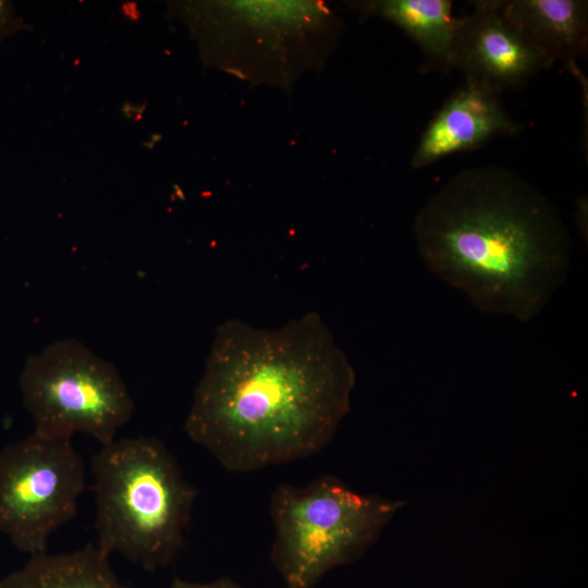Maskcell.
Segmentation results:
<instances>
[{
    "label": "cell",
    "mask_w": 588,
    "mask_h": 588,
    "mask_svg": "<svg viewBox=\"0 0 588 588\" xmlns=\"http://www.w3.org/2000/svg\"><path fill=\"white\" fill-rule=\"evenodd\" d=\"M356 375L317 313L277 329L216 330L184 429L233 473L322 450L350 411Z\"/></svg>",
    "instance_id": "cell-1"
},
{
    "label": "cell",
    "mask_w": 588,
    "mask_h": 588,
    "mask_svg": "<svg viewBox=\"0 0 588 588\" xmlns=\"http://www.w3.org/2000/svg\"><path fill=\"white\" fill-rule=\"evenodd\" d=\"M417 250L480 311L532 320L565 282L572 241L555 206L498 166L455 173L414 220Z\"/></svg>",
    "instance_id": "cell-2"
},
{
    "label": "cell",
    "mask_w": 588,
    "mask_h": 588,
    "mask_svg": "<svg viewBox=\"0 0 588 588\" xmlns=\"http://www.w3.org/2000/svg\"><path fill=\"white\" fill-rule=\"evenodd\" d=\"M98 547L148 572L168 566L184 543L196 489L156 437L115 439L90 461Z\"/></svg>",
    "instance_id": "cell-3"
},
{
    "label": "cell",
    "mask_w": 588,
    "mask_h": 588,
    "mask_svg": "<svg viewBox=\"0 0 588 588\" xmlns=\"http://www.w3.org/2000/svg\"><path fill=\"white\" fill-rule=\"evenodd\" d=\"M402 506L332 476L281 483L270 499L271 562L286 588H315L329 571L359 559Z\"/></svg>",
    "instance_id": "cell-4"
},
{
    "label": "cell",
    "mask_w": 588,
    "mask_h": 588,
    "mask_svg": "<svg viewBox=\"0 0 588 588\" xmlns=\"http://www.w3.org/2000/svg\"><path fill=\"white\" fill-rule=\"evenodd\" d=\"M22 399L41 436L83 432L106 445L132 417L134 402L114 365L76 339H61L30 356L20 379Z\"/></svg>",
    "instance_id": "cell-5"
},
{
    "label": "cell",
    "mask_w": 588,
    "mask_h": 588,
    "mask_svg": "<svg viewBox=\"0 0 588 588\" xmlns=\"http://www.w3.org/2000/svg\"><path fill=\"white\" fill-rule=\"evenodd\" d=\"M85 465L71 439L33 432L0 452V532L20 551L47 552L51 534L75 517Z\"/></svg>",
    "instance_id": "cell-6"
},
{
    "label": "cell",
    "mask_w": 588,
    "mask_h": 588,
    "mask_svg": "<svg viewBox=\"0 0 588 588\" xmlns=\"http://www.w3.org/2000/svg\"><path fill=\"white\" fill-rule=\"evenodd\" d=\"M473 12L460 17L451 70L464 81L500 95L523 88L538 72L550 68L504 12L502 0L471 1Z\"/></svg>",
    "instance_id": "cell-7"
},
{
    "label": "cell",
    "mask_w": 588,
    "mask_h": 588,
    "mask_svg": "<svg viewBox=\"0 0 588 588\" xmlns=\"http://www.w3.org/2000/svg\"><path fill=\"white\" fill-rule=\"evenodd\" d=\"M520 130L522 124L506 111L497 93L464 81L428 122L411 166L421 169L494 137L515 136Z\"/></svg>",
    "instance_id": "cell-8"
},
{
    "label": "cell",
    "mask_w": 588,
    "mask_h": 588,
    "mask_svg": "<svg viewBox=\"0 0 588 588\" xmlns=\"http://www.w3.org/2000/svg\"><path fill=\"white\" fill-rule=\"evenodd\" d=\"M507 17L552 65L571 70L588 41V2L584 0H502Z\"/></svg>",
    "instance_id": "cell-9"
},
{
    "label": "cell",
    "mask_w": 588,
    "mask_h": 588,
    "mask_svg": "<svg viewBox=\"0 0 588 588\" xmlns=\"http://www.w3.org/2000/svg\"><path fill=\"white\" fill-rule=\"evenodd\" d=\"M403 29L419 48L421 71H451V57L460 17L451 0H385L367 4Z\"/></svg>",
    "instance_id": "cell-10"
},
{
    "label": "cell",
    "mask_w": 588,
    "mask_h": 588,
    "mask_svg": "<svg viewBox=\"0 0 588 588\" xmlns=\"http://www.w3.org/2000/svg\"><path fill=\"white\" fill-rule=\"evenodd\" d=\"M0 588H130L98 546L73 552L32 555L22 566L0 578Z\"/></svg>",
    "instance_id": "cell-11"
},
{
    "label": "cell",
    "mask_w": 588,
    "mask_h": 588,
    "mask_svg": "<svg viewBox=\"0 0 588 588\" xmlns=\"http://www.w3.org/2000/svg\"><path fill=\"white\" fill-rule=\"evenodd\" d=\"M168 588H243L230 577H221L209 583L189 581L174 578Z\"/></svg>",
    "instance_id": "cell-12"
},
{
    "label": "cell",
    "mask_w": 588,
    "mask_h": 588,
    "mask_svg": "<svg viewBox=\"0 0 588 588\" xmlns=\"http://www.w3.org/2000/svg\"><path fill=\"white\" fill-rule=\"evenodd\" d=\"M10 17V7L5 1L0 0V39L3 36Z\"/></svg>",
    "instance_id": "cell-13"
}]
</instances>
